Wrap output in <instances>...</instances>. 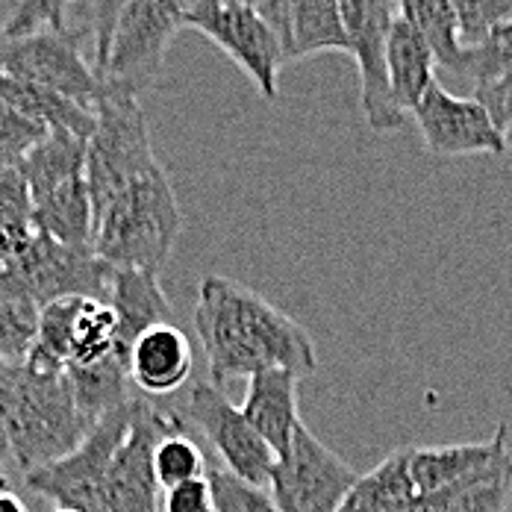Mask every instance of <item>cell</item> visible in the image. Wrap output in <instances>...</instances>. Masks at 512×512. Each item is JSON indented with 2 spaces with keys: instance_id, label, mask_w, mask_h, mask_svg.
Returning <instances> with one entry per match:
<instances>
[{
  "instance_id": "40",
  "label": "cell",
  "mask_w": 512,
  "mask_h": 512,
  "mask_svg": "<svg viewBox=\"0 0 512 512\" xmlns=\"http://www.w3.org/2000/svg\"><path fill=\"white\" fill-rule=\"evenodd\" d=\"M6 168H12V165H9V162H6V159H0V174H3V171H6Z\"/></svg>"
},
{
  "instance_id": "11",
  "label": "cell",
  "mask_w": 512,
  "mask_h": 512,
  "mask_svg": "<svg viewBox=\"0 0 512 512\" xmlns=\"http://www.w3.org/2000/svg\"><path fill=\"white\" fill-rule=\"evenodd\" d=\"M359 474L301 421L271 468V498L283 512H339Z\"/></svg>"
},
{
  "instance_id": "5",
  "label": "cell",
  "mask_w": 512,
  "mask_h": 512,
  "mask_svg": "<svg viewBox=\"0 0 512 512\" xmlns=\"http://www.w3.org/2000/svg\"><path fill=\"white\" fill-rule=\"evenodd\" d=\"M115 268L92 248H74L36 230L33 239L0 271V301L48 307L62 298L106 301Z\"/></svg>"
},
{
  "instance_id": "31",
  "label": "cell",
  "mask_w": 512,
  "mask_h": 512,
  "mask_svg": "<svg viewBox=\"0 0 512 512\" xmlns=\"http://www.w3.org/2000/svg\"><path fill=\"white\" fill-rule=\"evenodd\" d=\"M512 498V457L486 477L468 480L454 489L448 512H507Z\"/></svg>"
},
{
  "instance_id": "35",
  "label": "cell",
  "mask_w": 512,
  "mask_h": 512,
  "mask_svg": "<svg viewBox=\"0 0 512 512\" xmlns=\"http://www.w3.org/2000/svg\"><path fill=\"white\" fill-rule=\"evenodd\" d=\"M471 98L486 109V115L492 118L495 130L510 142L512 139V74L474 86V95H471Z\"/></svg>"
},
{
  "instance_id": "12",
  "label": "cell",
  "mask_w": 512,
  "mask_h": 512,
  "mask_svg": "<svg viewBox=\"0 0 512 512\" xmlns=\"http://www.w3.org/2000/svg\"><path fill=\"white\" fill-rule=\"evenodd\" d=\"M348 53L359 68V106L365 124L374 133H395L404 124V112L392 103L386 80V48L398 21L395 0H339Z\"/></svg>"
},
{
  "instance_id": "42",
  "label": "cell",
  "mask_w": 512,
  "mask_h": 512,
  "mask_svg": "<svg viewBox=\"0 0 512 512\" xmlns=\"http://www.w3.org/2000/svg\"><path fill=\"white\" fill-rule=\"evenodd\" d=\"M53 512H77V510H62V507H59V510H53Z\"/></svg>"
},
{
  "instance_id": "39",
  "label": "cell",
  "mask_w": 512,
  "mask_h": 512,
  "mask_svg": "<svg viewBox=\"0 0 512 512\" xmlns=\"http://www.w3.org/2000/svg\"><path fill=\"white\" fill-rule=\"evenodd\" d=\"M0 512H30V510H27V504H24L15 492L0 489Z\"/></svg>"
},
{
  "instance_id": "2",
  "label": "cell",
  "mask_w": 512,
  "mask_h": 512,
  "mask_svg": "<svg viewBox=\"0 0 512 512\" xmlns=\"http://www.w3.org/2000/svg\"><path fill=\"white\" fill-rule=\"evenodd\" d=\"M3 412L18 480L71 454L92 430L68 374H36L27 365H6Z\"/></svg>"
},
{
  "instance_id": "21",
  "label": "cell",
  "mask_w": 512,
  "mask_h": 512,
  "mask_svg": "<svg viewBox=\"0 0 512 512\" xmlns=\"http://www.w3.org/2000/svg\"><path fill=\"white\" fill-rule=\"evenodd\" d=\"M0 101L9 103L15 112L36 121L45 130L74 133L86 142L95 133V109H86L80 103L68 101V98L56 95L45 86H36L30 80L0 74Z\"/></svg>"
},
{
  "instance_id": "8",
  "label": "cell",
  "mask_w": 512,
  "mask_h": 512,
  "mask_svg": "<svg viewBox=\"0 0 512 512\" xmlns=\"http://www.w3.org/2000/svg\"><path fill=\"white\" fill-rule=\"evenodd\" d=\"M133 410H136V398L103 415L71 454L27 474L24 486L42 498H51L62 510L106 512L103 507L106 477H109V468L121 442L127 439Z\"/></svg>"
},
{
  "instance_id": "22",
  "label": "cell",
  "mask_w": 512,
  "mask_h": 512,
  "mask_svg": "<svg viewBox=\"0 0 512 512\" xmlns=\"http://www.w3.org/2000/svg\"><path fill=\"white\" fill-rule=\"evenodd\" d=\"M410 477V448L392 451L377 468L359 474L339 512H407L415 504Z\"/></svg>"
},
{
  "instance_id": "34",
  "label": "cell",
  "mask_w": 512,
  "mask_h": 512,
  "mask_svg": "<svg viewBox=\"0 0 512 512\" xmlns=\"http://www.w3.org/2000/svg\"><path fill=\"white\" fill-rule=\"evenodd\" d=\"M45 133H48L45 127H39L36 121L24 118L9 103L0 101V159H6L9 165H18V159L27 154Z\"/></svg>"
},
{
  "instance_id": "38",
  "label": "cell",
  "mask_w": 512,
  "mask_h": 512,
  "mask_svg": "<svg viewBox=\"0 0 512 512\" xmlns=\"http://www.w3.org/2000/svg\"><path fill=\"white\" fill-rule=\"evenodd\" d=\"M3 374H6V365L0 368V477L6 483H12L15 477V468H12V454H9V442H6V412H3Z\"/></svg>"
},
{
  "instance_id": "1",
  "label": "cell",
  "mask_w": 512,
  "mask_h": 512,
  "mask_svg": "<svg viewBox=\"0 0 512 512\" xmlns=\"http://www.w3.org/2000/svg\"><path fill=\"white\" fill-rule=\"evenodd\" d=\"M195 330L215 386L254 377L265 368H286L304 380L318 368L315 345L298 321L254 289L221 274L201 280Z\"/></svg>"
},
{
  "instance_id": "44",
  "label": "cell",
  "mask_w": 512,
  "mask_h": 512,
  "mask_svg": "<svg viewBox=\"0 0 512 512\" xmlns=\"http://www.w3.org/2000/svg\"><path fill=\"white\" fill-rule=\"evenodd\" d=\"M192 3H195V0H192Z\"/></svg>"
},
{
  "instance_id": "33",
  "label": "cell",
  "mask_w": 512,
  "mask_h": 512,
  "mask_svg": "<svg viewBox=\"0 0 512 512\" xmlns=\"http://www.w3.org/2000/svg\"><path fill=\"white\" fill-rule=\"evenodd\" d=\"M74 6V0H18L6 24L0 27L6 36H27L42 27H65V15Z\"/></svg>"
},
{
  "instance_id": "23",
  "label": "cell",
  "mask_w": 512,
  "mask_h": 512,
  "mask_svg": "<svg viewBox=\"0 0 512 512\" xmlns=\"http://www.w3.org/2000/svg\"><path fill=\"white\" fill-rule=\"evenodd\" d=\"M395 3H398L401 18L410 21L424 36L436 62L445 71L457 74L465 48L460 42V21L454 12V3L451 0H395Z\"/></svg>"
},
{
  "instance_id": "15",
  "label": "cell",
  "mask_w": 512,
  "mask_h": 512,
  "mask_svg": "<svg viewBox=\"0 0 512 512\" xmlns=\"http://www.w3.org/2000/svg\"><path fill=\"white\" fill-rule=\"evenodd\" d=\"M412 118L433 156H498L507 148L486 109L474 98L448 92L439 80L412 109Z\"/></svg>"
},
{
  "instance_id": "24",
  "label": "cell",
  "mask_w": 512,
  "mask_h": 512,
  "mask_svg": "<svg viewBox=\"0 0 512 512\" xmlns=\"http://www.w3.org/2000/svg\"><path fill=\"white\" fill-rule=\"evenodd\" d=\"M115 351H118L115 312L109 309L106 301L83 298L77 307V315H74V327H71V362H68V368L98 365L106 357H112Z\"/></svg>"
},
{
  "instance_id": "7",
  "label": "cell",
  "mask_w": 512,
  "mask_h": 512,
  "mask_svg": "<svg viewBox=\"0 0 512 512\" xmlns=\"http://www.w3.org/2000/svg\"><path fill=\"white\" fill-rule=\"evenodd\" d=\"M189 6L192 0H127L101 74L103 86L136 98L151 89Z\"/></svg>"
},
{
  "instance_id": "27",
  "label": "cell",
  "mask_w": 512,
  "mask_h": 512,
  "mask_svg": "<svg viewBox=\"0 0 512 512\" xmlns=\"http://www.w3.org/2000/svg\"><path fill=\"white\" fill-rule=\"evenodd\" d=\"M127 0H74V33L83 42V51H89V65L101 77L106 59L112 51V36L118 27V18L124 12Z\"/></svg>"
},
{
  "instance_id": "28",
  "label": "cell",
  "mask_w": 512,
  "mask_h": 512,
  "mask_svg": "<svg viewBox=\"0 0 512 512\" xmlns=\"http://www.w3.org/2000/svg\"><path fill=\"white\" fill-rule=\"evenodd\" d=\"M39 336V307L30 301H0V359L24 365Z\"/></svg>"
},
{
  "instance_id": "3",
  "label": "cell",
  "mask_w": 512,
  "mask_h": 512,
  "mask_svg": "<svg viewBox=\"0 0 512 512\" xmlns=\"http://www.w3.org/2000/svg\"><path fill=\"white\" fill-rule=\"evenodd\" d=\"M183 230V209L162 165L121 186L92 212V251L112 268L159 274Z\"/></svg>"
},
{
  "instance_id": "6",
  "label": "cell",
  "mask_w": 512,
  "mask_h": 512,
  "mask_svg": "<svg viewBox=\"0 0 512 512\" xmlns=\"http://www.w3.org/2000/svg\"><path fill=\"white\" fill-rule=\"evenodd\" d=\"M159 165L145 112L136 95L103 86L95 103V133L86 142V180L92 212L121 186Z\"/></svg>"
},
{
  "instance_id": "30",
  "label": "cell",
  "mask_w": 512,
  "mask_h": 512,
  "mask_svg": "<svg viewBox=\"0 0 512 512\" xmlns=\"http://www.w3.org/2000/svg\"><path fill=\"white\" fill-rule=\"evenodd\" d=\"M512 74V24L498 27L480 45L465 48L457 77L474 80V86Z\"/></svg>"
},
{
  "instance_id": "43",
  "label": "cell",
  "mask_w": 512,
  "mask_h": 512,
  "mask_svg": "<svg viewBox=\"0 0 512 512\" xmlns=\"http://www.w3.org/2000/svg\"><path fill=\"white\" fill-rule=\"evenodd\" d=\"M3 365H6V362H3V359H0V368H3Z\"/></svg>"
},
{
  "instance_id": "37",
  "label": "cell",
  "mask_w": 512,
  "mask_h": 512,
  "mask_svg": "<svg viewBox=\"0 0 512 512\" xmlns=\"http://www.w3.org/2000/svg\"><path fill=\"white\" fill-rule=\"evenodd\" d=\"M259 15L274 27V33L280 36V30L286 27V21L292 18V12L301 6V0H251Z\"/></svg>"
},
{
  "instance_id": "18",
  "label": "cell",
  "mask_w": 512,
  "mask_h": 512,
  "mask_svg": "<svg viewBox=\"0 0 512 512\" xmlns=\"http://www.w3.org/2000/svg\"><path fill=\"white\" fill-rule=\"evenodd\" d=\"M298 386H301V377L286 368H265V371H256L254 377H248L242 412L277 457L289 451L292 433L301 424Z\"/></svg>"
},
{
  "instance_id": "13",
  "label": "cell",
  "mask_w": 512,
  "mask_h": 512,
  "mask_svg": "<svg viewBox=\"0 0 512 512\" xmlns=\"http://www.w3.org/2000/svg\"><path fill=\"white\" fill-rule=\"evenodd\" d=\"M186 415L201 430V436L230 474L254 486H265L271 480L277 454L256 433V427L245 418L242 407H233L227 401L221 386H215L212 380L192 383Z\"/></svg>"
},
{
  "instance_id": "9",
  "label": "cell",
  "mask_w": 512,
  "mask_h": 512,
  "mask_svg": "<svg viewBox=\"0 0 512 512\" xmlns=\"http://www.w3.org/2000/svg\"><path fill=\"white\" fill-rule=\"evenodd\" d=\"M183 27L204 33L254 80L265 101L277 103L286 53L280 36L251 0H195L183 18Z\"/></svg>"
},
{
  "instance_id": "20",
  "label": "cell",
  "mask_w": 512,
  "mask_h": 512,
  "mask_svg": "<svg viewBox=\"0 0 512 512\" xmlns=\"http://www.w3.org/2000/svg\"><path fill=\"white\" fill-rule=\"evenodd\" d=\"M436 65L439 62L424 36L398 15L386 48V80L398 112L407 115L427 95V89L436 83Z\"/></svg>"
},
{
  "instance_id": "26",
  "label": "cell",
  "mask_w": 512,
  "mask_h": 512,
  "mask_svg": "<svg viewBox=\"0 0 512 512\" xmlns=\"http://www.w3.org/2000/svg\"><path fill=\"white\" fill-rule=\"evenodd\" d=\"M154 471L162 492L174 489L186 480H198L206 477V457L201 445L189 436L183 415L174 412V421L168 427V433L156 442L154 451Z\"/></svg>"
},
{
  "instance_id": "10",
  "label": "cell",
  "mask_w": 512,
  "mask_h": 512,
  "mask_svg": "<svg viewBox=\"0 0 512 512\" xmlns=\"http://www.w3.org/2000/svg\"><path fill=\"white\" fill-rule=\"evenodd\" d=\"M0 74L45 86L86 109H95L103 95L101 77L71 27H42L27 36H6L0 30Z\"/></svg>"
},
{
  "instance_id": "36",
  "label": "cell",
  "mask_w": 512,
  "mask_h": 512,
  "mask_svg": "<svg viewBox=\"0 0 512 512\" xmlns=\"http://www.w3.org/2000/svg\"><path fill=\"white\" fill-rule=\"evenodd\" d=\"M162 512H212V489L209 480H186L174 489H165Z\"/></svg>"
},
{
  "instance_id": "19",
  "label": "cell",
  "mask_w": 512,
  "mask_h": 512,
  "mask_svg": "<svg viewBox=\"0 0 512 512\" xmlns=\"http://www.w3.org/2000/svg\"><path fill=\"white\" fill-rule=\"evenodd\" d=\"M192 345L186 333L171 324H156L142 333L130 354V380L145 395H171L192 374Z\"/></svg>"
},
{
  "instance_id": "4",
  "label": "cell",
  "mask_w": 512,
  "mask_h": 512,
  "mask_svg": "<svg viewBox=\"0 0 512 512\" xmlns=\"http://www.w3.org/2000/svg\"><path fill=\"white\" fill-rule=\"evenodd\" d=\"M30 189L33 218L53 239L92 248V195L86 180V139L48 130L15 165Z\"/></svg>"
},
{
  "instance_id": "14",
  "label": "cell",
  "mask_w": 512,
  "mask_h": 512,
  "mask_svg": "<svg viewBox=\"0 0 512 512\" xmlns=\"http://www.w3.org/2000/svg\"><path fill=\"white\" fill-rule=\"evenodd\" d=\"M174 412H159L145 398H136L127 439L121 442L103 489L106 512H159V480L154 471L156 442L168 433Z\"/></svg>"
},
{
  "instance_id": "25",
  "label": "cell",
  "mask_w": 512,
  "mask_h": 512,
  "mask_svg": "<svg viewBox=\"0 0 512 512\" xmlns=\"http://www.w3.org/2000/svg\"><path fill=\"white\" fill-rule=\"evenodd\" d=\"M33 201L24 174L12 165L0 174V271L36 233Z\"/></svg>"
},
{
  "instance_id": "32",
  "label": "cell",
  "mask_w": 512,
  "mask_h": 512,
  "mask_svg": "<svg viewBox=\"0 0 512 512\" xmlns=\"http://www.w3.org/2000/svg\"><path fill=\"white\" fill-rule=\"evenodd\" d=\"M460 21L462 48L480 45L498 27L512 24V0H451Z\"/></svg>"
},
{
  "instance_id": "41",
  "label": "cell",
  "mask_w": 512,
  "mask_h": 512,
  "mask_svg": "<svg viewBox=\"0 0 512 512\" xmlns=\"http://www.w3.org/2000/svg\"><path fill=\"white\" fill-rule=\"evenodd\" d=\"M0 489H9V483H6L3 477H0Z\"/></svg>"
},
{
  "instance_id": "17",
  "label": "cell",
  "mask_w": 512,
  "mask_h": 512,
  "mask_svg": "<svg viewBox=\"0 0 512 512\" xmlns=\"http://www.w3.org/2000/svg\"><path fill=\"white\" fill-rule=\"evenodd\" d=\"M106 304L115 312L118 324V351L133 354V345L142 333L156 324H171L174 309L159 286V274L139 268H115Z\"/></svg>"
},
{
  "instance_id": "16",
  "label": "cell",
  "mask_w": 512,
  "mask_h": 512,
  "mask_svg": "<svg viewBox=\"0 0 512 512\" xmlns=\"http://www.w3.org/2000/svg\"><path fill=\"white\" fill-rule=\"evenodd\" d=\"M507 424H498L495 436L486 442L439 445V448H410V477L415 495H433L439 489L483 477L504 460H510Z\"/></svg>"
},
{
  "instance_id": "29",
  "label": "cell",
  "mask_w": 512,
  "mask_h": 512,
  "mask_svg": "<svg viewBox=\"0 0 512 512\" xmlns=\"http://www.w3.org/2000/svg\"><path fill=\"white\" fill-rule=\"evenodd\" d=\"M206 480L212 489V512H283L262 486L245 483L224 465H206Z\"/></svg>"
}]
</instances>
